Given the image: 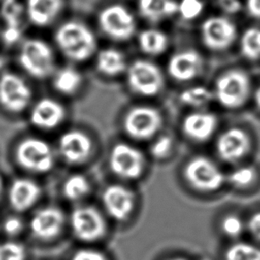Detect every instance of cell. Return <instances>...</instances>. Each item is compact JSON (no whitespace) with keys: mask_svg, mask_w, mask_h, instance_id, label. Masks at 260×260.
Listing matches in <instances>:
<instances>
[{"mask_svg":"<svg viewBox=\"0 0 260 260\" xmlns=\"http://www.w3.org/2000/svg\"><path fill=\"white\" fill-rule=\"evenodd\" d=\"M55 42L62 54L74 62L89 59L96 50L94 34L79 21H66L55 31Z\"/></svg>","mask_w":260,"mask_h":260,"instance_id":"1","label":"cell"},{"mask_svg":"<svg viewBox=\"0 0 260 260\" xmlns=\"http://www.w3.org/2000/svg\"><path fill=\"white\" fill-rule=\"evenodd\" d=\"M18 62L28 75L37 79H44L54 73V53L51 47L40 39H28L22 43Z\"/></svg>","mask_w":260,"mask_h":260,"instance_id":"2","label":"cell"},{"mask_svg":"<svg viewBox=\"0 0 260 260\" xmlns=\"http://www.w3.org/2000/svg\"><path fill=\"white\" fill-rule=\"evenodd\" d=\"M15 159L20 168L34 174L48 173L55 161L50 144L37 137L24 138L17 144Z\"/></svg>","mask_w":260,"mask_h":260,"instance_id":"3","label":"cell"},{"mask_svg":"<svg viewBox=\"0 0 260 260\" xmlns=\"http://www.w3.org/2000/svg\"><path fill=\"white\" fill-rule=\"evenodd\" d=\"M127 83L129 88L141 96H154L165 85V78L157 65L148 60L138 59L127 67Z\"/></svg>","mask_w":260,"mask_h":260,"instance_id":"4","label":"cell"},{"mask_svg":"<svg viewBox=\"0 0 260 260\" xmlns=\"http://www.w3.org/2000/svg\"><path fill=\"white\" fill-rule=\"evenodd\" d=\"M250 93V79L240 70H230L215 81L213 95L225 108L236 109L243 106Z\"/></svg>","mask_w":260,"mask_h":260,"instance_id":"5","label":"cell"},{"mask_svg":"<svg viewBox=\"0 0 260 260\" xmlns=\"http://www.w3.org/2000/svg\"><path fill=\"white\" fill-rule=\"evenodd\" d=\"M162 125V117L155 108L136 106L127 111L123 119L125 133L135 140L152 138Z\"/></svg>","mask_w":260,"mask_h":260,"instance_id":"6","label":"cell"},{"mask_svg":"<svg viewBox=\"0 0 260 260\" xmlns=\"http://www.w3.org/2000/svg\"><path fill=\"white\" fill-rule=\"evenodd\" d=\"M98 21L103 32L115 41H127L135 34L134 15L121 4H112L102 9Z\"/></svg>","mask_w":260,"mask_h":260,"instance_id":"7","label":"cell"},{"mask_svg":"<svg viewBox=\"0 0 260 260\" xmlns=\"http://www.w3.org/2000/svg\"><path fill=\"white\" fill-rule=\"evenodd\" d=\"M184 177L191 187L201 192H212L224 183V175L208 157L195 156L184 168Z\"/></svg>","mask_w":260,"mask_h":260,"instance_id":"8","label":"cell"},{"mask_svg":"<svg viewBox=\"0 0 260 260\" xmlns=\"http://www.w3.org/2000/svg\"><path fill=\"white\" fill-rule=\"evenodd\" d=\"M69 221L74 237L81 242H96L107 232L105 217L95 207L90 205L74 208L70 214Z\"/></svg>","mask_w":260,"mask_h":260,"instance_id":"9","label":"cell"},{"mask_svg":"<svg viewBox=\"0 0 260 260\" xmlns=\"http://www.w3.org/2000/svg\"><path fill=\"white\" fill-rule=\"evenodd\" d=\"M109 166L116 176L125 180H135L143 174L145 157L137 147L119 142L111 149Z\"/></svg>","mask_w":260,"mask_h":260,"instance_id":"10","label":"cell"},{"mask_svg":"<svg viewBox=\"0 0 260 260\" xmlns=\"http://www.w3.org/2000/svg\"><path fill=\"white\" fill-rule=\"evenodd\" d=\"M31 89L25 80L12 72L0 75V106L7 112L18 114L31 101Z\"/></svg>","mask_w":260,"mask_h":260,"instance_id":"11","label":"cell"},{"mask_svg":"<svg viewBox=\"0 0 260 260\" xmlns=\"http://www.w3.org/2000/svg\"><path fill=\"white\" fill-rule=\"evenodd\" d=\"M237 37L234 22L223 16H212L201 25V39L206 48L221 51L229 48Z\"/></svg>","mask_w":260,"mask_h":260,"instance_id":"12","label":"cell"},{"mask_svg":"<svg viewBox=\"0 0 260 260\" xmlns=\"http://www.w3.org/2000/svg\"><path fill=\"white\" fill-rule=\"evenodd\" d=\"M102 202L105 210L112 218L124 221L135 208V194L123 185L112 184L104 190Z\"/></svg>","mask_w":260,"mask_h":260,"instance_id":"13","label":"cell"},{"mask_svg":"<svg viewBox=\"0 0 260 260\" xmlns=\"http://www.w3.org/2000/svg\"><path fill=\"white\" fill-rule=\"evenodd\" d=\"M58 151L67 164L80 165L90 156L92 141L86 133L80 130H69L60 136Z\"/></svg>","mask_w":260,"mask_h":260,"instance_id":"14","label":"cell"},{"mask_svg":"<svg viewBox=\"0 0 260 260\" xmlns=\"http://www.w3.org/2000/svg\"><path fill=\"white\" fill-rule=\"evenodd\" d=\"M64 223L63 211L55 206H47L40 208L32 214L29 220V229L37 239L51 241L61 234Z\"/></svg>","mask_w":260,"mask_h":260,"instance_id":"15","label":"cell"},{"mask_svg":"<svg viewBox=\"0 0 260 260\" xmlns=\"http://www.w3.org/2000/svg\"><path fill=\"white\" fill-rule=\"evenodd\" d=\"M250 137L242 129L234 127L223 131L217 138L216 151L219 157L229 162L243 158L250 150Z\"/></svg>","mask_w":260,"mask_h":260,"instance_id":"16","label":"cell"},{"mask_svg":"<svg viewBox=\"0 0 260 260\" xmlns=\"http://www.w3.org/2000/svg\"><path fill=\"white\" fill-rule=\"evenodd\" d=\"M66 111L64 106L51 98L39 100L30 109V123L42 130L57 128L65 119Z\"/></svg>","mask_w":260,"mask_h":260,"instance_id":"17","label":"cell"},{"mask_svg":"<svg viewBox=\"0 0 260 260\" xmlns=\"http://www.w3.org/2000/svg\"><path fill=\"white\" fill-rule=\"evenodd\" d=\"M203 61L200 54L194 50H185L174 54L168 62L169 75L181 82L197 77L202 70Z\"/></svg>","mask_w":260,"mask_h":260,"instance_id":"18","label":"cell"},{"mask_svg":"<svg viewBox=\"0 0 260 260\" xmlns=\"http://www.w3.org/2000/svg\"><path fill=\"white\" fill-rule=\"evenodd\" d=\"M217 127V118L206 111H195L188 114L182 122L183 133L191 140L202 142L209 139Z\"/></svg>","mask_w":260,"mask_h":260,"instance_id":"19","label":"cell"},{"mask_svg":"<svg viewBox=\"0 0 260 260\" xmlns=\"http://www.w3.org/2000/svg\"><path fill=\"white\" fill-rule=\"evenodd\" d=\"M41 196V188L28 178L15 179L8 190V202L12 209L24 212L31 208Z\"/></svg>","mask_w":260,"mask_h":260,"instance_id":"20","label":"cell"},{"mask_svg":"<svg viewBox=\"0 0 260 260\" xmlns=\"http://www.w3.org/2000/svg\"><path fill=\"white\" fill-rule=\"evenodd\" d=\"M62 8L63 0H27L25 12L32 24L44 27L57 18Z\"/></svg>","mask_w":260,"mask_h":260,"instance_id":"21","label":"cell"},{"mask_svg":"<svg viewBox=\"0 0 260 260\" xmlns=\"http://www.w3.org/2000/svg\"><path fill=\"white\" fill-rule=\"evenodd\" d=\"M95 66L100 73L108 77H115L127 70L124 54L113 48L103 49L98 53Z\"/></svg>","mask_w":260,"mask_h":260,"instance_id":"22","label":"cell"},{"mask_svg":"<svg viewBox=\"0 0 260 260\" xmlns=\"http://www.w3.org/2000/svg\"><path fill=\"white\" fill-rule=\"evenodd\" d=\"M138 10L146 20L158 22L178 13V2L175 0H138Z\"/></svg>","mask_w":260,"mask_h":260,"instance_id":"23","label":"cell"},{"mask_svg":"<svg viewBox=\"0 0 260 260\" xmlns=\"http://www.w3.org/2000/svg\"><path fill=\"white\" fill-rule=\"evenodd\" d=\"M82 85V75L73 67H63L53 73V87L59 93L72 95Z\"/></svg>","mask_w":260,"mask_h":260,"instance_id":"24","label":"cell"},{"mask_svg":"<svg viewBox=\"0 0 260 260\" xmlns=\"http://www.w3.org/2000/svg\"><path fill=\"white\" fill-rule=\"evenodd\" d=\"M137 41L141 52L149 56L161 55L169 46L168 36L156 28H147L140 31Z\"/></svg>","mask_w":260,"mask_h":260,"instance_id":"25","label":"cell"},{"mask_svg":"<svg viewBox=\"0 0 260 260\" xmlns=\"http://www.w3.org/2000/svg\"><path fill=\"white\" fill-rule=\"evenodd\" d=\"M90 192V183L87 178L81 174H73L66 178L62 185L63 196L72 202L83 199Z\"/></svg>","mask_w":260,"mask_h":260,"instance_id":"26","label":"cell"},{"mask_svg":"<svg viewBox=\"0 0 260 260\" xmlns=\"http://www.w3.org/2000/svg\"><path fill=\"white\" fill-rule=\"evenodd\" d=\"M212 91L202 85L188 87L180 93L181 103L195 109H200L204 107L212 100Z\"/></svg>","mask_w":260,"mask_h":260,"instance_id":"27","label":"cell"},{"mask_svg":"<svg viewBox=\"0 0 260 260\" xmlns=\"http://www.w3.org/2000/svg\"><path fill=\"white\" fill-rule=\"evenodd\" d=\"M24 6L18 0H3L1 5V16L5 21V27L21 28Z\"/></svg>","mask_w":260,"mask_h":260,"instance_id":"28","label":"cell"},{"mask_svg":"<svg viewBox=\"0 0 260 260\" xmlns=\"http://www.w3.org/2000/svg\"><path fill=\"white\" fill-rule=\"evenodd\" d=\"M241 51L249 60L260 58V28L251 27L244 31L241 39Z\"/></svg>","mask_w":260,"mask_h":260,"instance_id":"29","label":"cell"},{"mask_svg":"<svg viewBox=\"0 0 260 260\" xmlns=\"http://www.w3.org/2000/svg\"><path fill=\"white\" fill-rule=\"evenodd\" d=\"M224 260H260V248L249 243H235L225 250Z\"/></svg>","mask_w":260,"mask_h":260,"instance_id":"30","label":"cell"},{"mask_svg":"<svg viewBox=\"0 0 260 260\" xmlns=\"http://www.w3.org/2000/svg\"><path fill=\"white\" fill-rule=\"evenodd\" d=\"M25 247L14 241H7L0 244V260H26Z\"/></svg>","mask_w":260,"mask_h":260,"instance_id":"31","label":"cell"},{"mask_svg":"<svg viewBox=\"0 0 260 260\" xmlns=\"http://www.w3.org/2000/svg\"><path fill=\"white\" fill-rule=\"evenodd\" d=\"M256 178V170L250 166L237 168L229 175L230 182L239 188H244L251 185Z\"/></svg>","mask_w":260,"mask_h":260,"instance_id":"32","label":"cell"},{"mask_svg":"<svg viewBox=\"0 0 260 260\" xmlns=\"http://www.w3.org/2000/svg\"><path fill=\"white\" fill-rule=\"evenodd\" d=\"M203 10L201 0H181L178 2V13L186 20H192L199 16Z\"/></svg>","mask_w":260,"mask_h":260,"instance_id":"33","label":"cell"},{"mask_svg":"<svg viewBox=\"0 0 260 260\" xmlns=\"http://www.w3.org/2000/svg\"><path fill=\"white\" fill-rule=\"evenodd\" d=\"M173 150V140L168 135L157 137L150 146V152L154 158L161 159L170 155Z\"/></svg>","mask_w":260,"mask_h":260,"instance_id":"34","label":"cell"},{"mask_svg":"<svg viewBox=\"0 0 260 260\" xmlns=\"http://www.w3.org/2000/svg\"><path fill=\"white\" fill-rule=\"evenodd\" d=\"M220 228L222 233L228 237L237 238L243 233L244 223L239 216L230 214L222 218L220 222Z\"/></svg>","mask_w":260,"mask_h":260,"instance_id":"35","label":"cell"},{"mask_svg":"<svg viewBox=\"0 0 260 260\" xmlns=\"http://www.w3.org/2000/svg\"><path fill=\"white\" fill-rule=\"evenodd\" d=\"M2 228L6 235L10 237H14L21 233L23 229V222L18 216L11 215L5 218V220L3 221Z\"/></svg>","mask_w":260,"mask_h":260,"instance_id":"36","label":"cell"},{"mask_svg":"<svg viewBox=\"0 0 260 260\" xmlns=\"http://www.w3.org/2000/svg\"><path fill=\"white\" fill-rule=\"evenodd\" d=\"M70 260H108L106 255L94 249H80L76 251Z\"/></svg>","mask_w":260,"mask_h":260,"instance_id":"37","label":"cell"},{"mask_svg":"<svg viewBox=\"0 0 260 260\" xmlns=\"http://www.w3.org/2000/svg\"><path fill=\"white\" fill-rule=\"evenodd\" d=\"M21 36V28L5 27L2 32V40L6 45H13L17 43Z\"/></svg>","mask_w":260,"mask_h":260,"instance_id":"38","label":"cell"},{"mask_svg":"<svg viewBox=\"0 0 260 260\" xmlns=\"http://www.w3.org/2000/svg\"><path fill=\"white\" fill-rule=\"evenodd\" d=\"M248 229L251 235L258 241H260V212L254 213L249 221H248Z\"/></svg>","mask_w":260,"mask_h":260,"instance_id":"39","label":"cell"},{"mask_svg":"<svg viewBox=\"0 0 260 260\" xmlns=\"http://www.w3.org/2000/svg\"><path fill=\"white\" fill-rule=\"evenodd\" d=\"M218 4L221 9L228 13H236L241 9L239 0H218Z\"/></svg>","mask_w":260,"mask_h":260,"instance_id":"40","label":"cell"},{"mask_svg":"<svg viewBox=\"0 0 260 260\" xmlns=\"http://www.w3.org/2000/svg\"><path fill=\"white\" fill-rule=\"evenodd\" d=\"M247 9L250 15L260 18V0H247Z\"/></svg>","mask_w":260,"mask_h":260,"instance_id":"41","label":"cell"},{"mask_svg":"<svg viewBox=\"0 0 260 260\" xmlns=\"http://www.w3.org/2000/svg\"><path fill=\"white\" fill-rule=\"evenodd\" d=\"M255 102H256V105L258 106V108L260 109V85L255 91Z\"/></svg>","mask_w":260,"mask_h":260,"instance_id":"42","label":"cell"},{"mask_svg":"<svg viewBox=\"0 0 260 260\" xmlns=\"http://www.w3.org/2000/svg\"><path fill=\"white\" fill-rule=\"evenodd\" d=\"M2 191H3V180H2V177L0 176V196L2 194Z\"/></svg>","mask_w":260,"mask_h":260,"instance_id":"43","label":"cell"},{"mask_svg":"<svg viewBox=\"0 0 260 260\" xmlns=\"http://www.w3.org/2000/svg\"><path fill=\"white\" fill-rule=\"evenodd\" d=\"M167 260H188V259L183 258V257H173V258H169Z\"/></svg>","mask_w":260,"mask_h":260,"instance_id":"44","label":"cell"},{"mask_svg":"<svg viewBox=\"0 0 260 260\" xmlns=\"http://www.w3.org/2000/svg\"><path fill=\"white\" fill-rule=\"evenodd\" d=\"M2 64H3V61H2V59L0 58V68H1V66H2Z\"/></svg>","mask_w":260,"mask_h":260,"instance_id":"45","label":"cell"}]
</instances>
